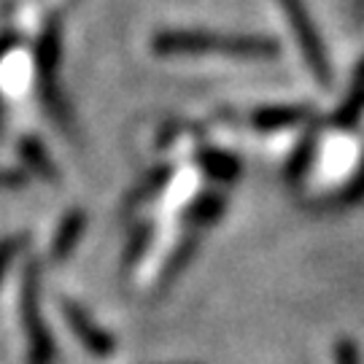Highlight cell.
<instances>
[{
    "instance_id": "6da1fadb",
    "label": "cell",
    "mask_w": 364,
    "mask_h": 364,
    "mask_svg": "<svg viewBox=\"0 0 364 364\" xmlns=\"http://www.w3.org/2000/svg\"><path fill=\"white\" fill-rule=\"evenodd\" d=\"M156 54H205L221 52L232 57H273L275 43L254 36H221L200 30H165L154 38Z\"/></svg>"
},
{
    "instance_id": "7a4b0ae2",
    "label": "cell",
    "mask_w": 364,
    "mask_h": 364,
    "mask_svg": "<svg viewBox=\"0 0 364 364\" xmlns=\"http://www.w3.org/2000/svg\"><path fill=\"white\" fill-rule=\"evenodd\" d=\"M281 6L287 9L289 14V22H291V30L297 33V41H299V49L305 54V60H308V65L311 70L318 76L321 84L329 81V65H326V54L321 49V43L316 38V30L311 25V16L305 11V3L302 0H281Z\"/></svg>"
},
{
    "instance_id": "3957f363",
    "label": "cell",
    "mask_w": 364,
    "mask_h": 364,
    "mask_svg": "<svg viewBox=\"0 0 364 364\" xmlns=\"http://www.w3.org/2000/svg\"><path fill=\"white\" fill-rule=\"evenodd\" d=\"M19 154L27 159V165L41 173V176H46V178H57V170H54V162L49 159L46 154V149L36 141V138H22L19 141Z\"/></svg>"
},
{
    "instance_id": "277c9868",
    "label": "cell",
    "mask_w": 364,
    "mask_h": 364,
    "mask_svg": "<svg viewBox=\"0 0 364 364\" xmlns=\"http://www.w3.org/2000/svg\"><path fill=\"white\" fill-rule=\"evenodd\" d=\"M81 227H84V216H81V210H73V213L63 221V232H60V237H57V246H54V248H57V257L68 254V248L73 246V240L78 237Z\"/></svg>"
},
{
    "instance_id": "5b68a950",
    "label": "cell",
    "mask_w": 364,
    "mask_h": 364,
    "mask_svg": "<svg viewBox=\"0 0 364 364\" xmlns=\"http://www.w3.org/2000/svg\"><path fill=\"white\" fill-rule=\"evenodd\" d=\"M219 208H221L219 197H203V200L195 205V210H192V219H195L197 224H205V221L219 216Z\"/></svg>"
},
{
    "instance_id": "8992f818",
    "label": "cell",
    "mask_w": 364,
    "mask_h": 364,
    "mask_svg": "<svg viewBox=\"0 0 364 364\" xmlns=\"http://www.w3.org/2000/svg\"><path fill=\"white\" fill-rule=\"evenodd\" d=\"M203 162H205V170L210 176H219V178H232L235 176V162H230V159H224L219 154H205Z\"/></svg>"
},
{
    "instance_id": "52a82bcc",
    "label": "cell",
    "mask_w": 364,
    "mask_h": 364,
    "mask_svg": "<svg viewBox=\"0 0 364 364\" xmlns=\"http://www.w3.org/2000/svg\"><path fill=\"white\" fill-rule=\"evenodd\" d=\"M299 114L297 111H267V114H259V122L257 124H264V127H278V124H289L294 122Z\"/></svg>"
},
{
    "instance_id": "ba28073f",
    "label": "cell",
    "mask_w": 364,
    "mask_h": 364,
    "mask_svg": "<svg viewBox=\"0 0 364 364\" xmlns=\"http://www.w3.org/2000/svg\"><path fill=\"white\" fill-rule=\"evenodd\" d=\"M25 173L22 170H0V186H22Z\"/></svg>"
},
{
    "instance_id": "9c48e42d",
    "label": "cell",
    "mask_w": 364,
    "mask_h": 364,
    "mask_svg": "<svg viewBox=\"0 0 364 364\" xmlns=\"http://www.w3.org/2000/svg\"><path fill=\"white\" fill-rule=\"evenodd\" d=\"M11 254H14V240H9V243L0 246V270L6 267V262L11 259Z\"/></svg>"
},
{
    "instance_id": "30bf717a",
    "label": "cell",
    "mask_w": 364,
    "mask_h": 364,
    "mask_svg": "<svg viewBox=\"0 0 364 364\" xmlns=\"http://www.w3.org/2000/svg\"><path fill=\"white\" fill-rule=\"evenodd\" d=\"M6 46H9V43H0V54L6 52Z\"/></svg>"
}]
</instances>
